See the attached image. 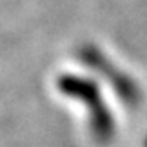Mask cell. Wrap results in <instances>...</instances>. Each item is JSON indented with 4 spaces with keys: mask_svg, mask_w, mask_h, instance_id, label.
<instances>
[{
    "mask_svg": "<svg viewBox=\"0 0 147 147\" xmlns=\"http://www.w3.org/2000/svg\"><path fill=\"white\" fill-rule=\"evenodd\" d=\"M145 147H147V142H145Z\"/></svg>",
    "mask_w": 147,
    "mask_h": 147,
    "instance_id": "cell-1",
    "label": "cell"
}]
</instances>
